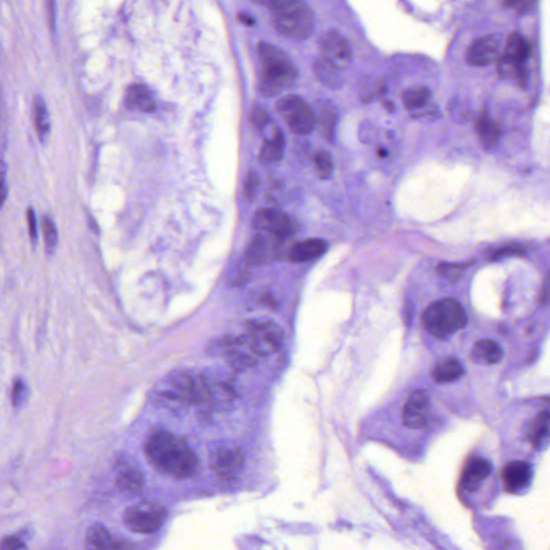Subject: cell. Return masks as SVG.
Wrapping results in <instances>:
<instances>
[{"label":"cell","instance_id":"ba28073f","mask_svg":"<svg viewBox=\"0 0 550 550\" xmlns=\"http://www.w3.org/2000/svg\"><path fill=\"white\" fill-rule=\"evenodd\" d=\"M257 356H267L278 351L282 344V333L270 322H254L248 325V334L238 340Z\"/></svg>","mask_w":550,"mask_h":550},{"label":"cell","instance_id":"d6986e66","mask_svg":"<svg viewBox=\"0 0 550 550\" xmlns=\"http://www.w3.org/2000/svg\"><path fill=\"white\" fill-rule=\"evenodd\" d=\"M402 99L407 111L414 118H421L423 114L433 112L432 96L430 90L425 86L405 90Z\"/></svg>","mask_w":550,"mask_h":550},{"label":"cell","instance_id":"6da1fadb","mask_svg":"<svg viewBox=\"0 0 550 550\" xmlns=\"http://www.w3.org/2000/svg\"><path fill=\"white\" fill-rule=\"evenodd\" d=\"M144 451L153 467L174 479H188L198 467L196 453L188 443L168 431L150 433L144 443Z\"/></svg>","mask_w":550,"mask_h":550},{"label":"cell","instance_id":"44dd1931","mask_svg":"<svg viewBox=\"0 0 550 550\" xmlns=\"http://www.w3.org/2000/svg\"><path fill=\"white\" fill-rule=\"evenodd\" d=\"M477 134L481 146L487 150H493L499 144L503 129L486 111L481 112L477 122Z\"/></svg>","mask_w":550,"mask_h":550},{"label":"cell","instance_id":"9c48e42d","mask_svg":"<svg viewBox=\"0 0 550 550\" xmlns=\"http://www.w3.org/2000/svg\"><path fill=\"white\" fill-rule=\"evenodd\" d=\"M253 227L285 240L296 232L297 223L292 216L278 209L267 208L257 211L253 218Z\"/></svg>","mask_w":550,"mask_h":550},{"label":"cell","instance_id":"f546056e","mask_svg":"<svg viewBox=\"0 0 550 550\" xmlns=\"http://www.w3.org/2000/svg\"><path fill=\"white\" fill-rule=\"evenodd\" d=\"M285 136L281 134L278 138L270 142H265L260 153L259 160L264 164H274L280 162L284 155Z\"/></svg>","mask_w":550,"mask_h":550},{"label":"cell","instance_id":"8d00e7d4","mask_svg":"<svg viewBox=\"0 0 550 550\" xmlns=\"http://www.w3.org/2000/svg\"><path fill=\"white\" fill-rule=\"evenodd\" d=\"M251 120H252L253 125L255 126L258 132L264 129L268 124L272 122L270 114L262 106H253L252 112H251Z\"/></svg>","mask_w":550,"mask_h":550},{"label":"cell","instance_id":"4316f807","mask_svg":"<svg viewBox=\"0 0 550 550\" xmlns=\"http://www.w3.org/2000/svg\"><path fill=\"white\" fill-rule=\"evenodd\" d=\"M497 71L501 79H512L523 90L528 87L530 80V70L528 65H514L501 58H498Z\"/></svg>","mask_w":550,"mask_h":550},{"label":"cell","instance_id":"ac0fdd59","mask_svg":"<svg viewBox=\"0 0 550 550\" xmlns=\"http://www.w3.org/2000/svg\"><path fill=\"white\" fill-rule=\"evenodd\" d=\"M530 55L531 47L529 42L519 31H514L507 38L503 53L499 58L514 65H528Z\"/></svg>","mask_w":550,"mask_h":550},{"label":"cell","instance_id":"836d02e7","mask_svg":"<svg viewBox=\"0 0 550 550\" xmlns=\"http://www.w3.org/2000/svg\"><path fill=\"white\" fill-rule=\"evenodd\" d=\"M526 254H527V250L521 244H509V246H504L493 250L489 255V258L491 260H498V259L505 258V257L525 256Z\"/></svg>","mask_w":550,"mask_h":550},{"label":"cell","instance_id":"4fadbf2b","mask_svg":"<svg viewBox=\"0 0 550 550\" xmlns=\"http://www.w3.org/2000/svg\"><path fill=\"white\" fill-rule=\"evenodd\" d=\"M499 50L500 40L497 36L486 35L477 38L467 50V63L472 67L491 65L499 58Z\"/></svg>","mask_w":550,"mask_h":550},{"label":"cell","instance_id":"e0dca14e","mask_svg":"<svg viewBox=\"0 0 550 550\" xmlns=\"http://www.w3.org/2000/svg\"><path fill=\"white\" fill-rule=\"evenodd\" d=\"M493 472V465L489 461L483 458H474L472 459L460 479V487L465 493H473L479 491L481 483L484 479H487Z\"/></svg>","mask_w":550,"mask_h":550},{"label":"cell","instance_id":"f1b7e54d","mask_svg":"<svg viewBox=\"0 0 550 550\" xmlns=\"http://www.w3.org/2000/svg\"><path fill=\"white\" fill-rule=\"evenodd\" d=\"M314 71L319 81L322 82L327 87L337 90V88H340L344 83L341 70L333 67L324 58H317L316 62H315Z\"/></svg>","mask_w":550,"mask_h":550},{"label":"cell","instance_id":"ee69618b","mask_svg":"<svg viewBox=\"0 0 550 550\" xmlns=\"http://www.w3.org/2000/svg\"><path fill=\"white\" fill-rule=\"evenodd\" d=\"M239 20L241 23L246 24V26H253L255 24V19L248 13L239 14Z\"/></svg>","mask_w":550,"mask_h":550},{"label":"cell","instance_id":"277c9868","mask_svg":"<svg viewBox=\"0 0 550 550\" xmlns=\"http://www.w3.org/2000/svg\"><path fill=\"white\" fill-rule=\"evenodd\" d=\"M425 330L437 340H445L465 327L467 315L453 299H442L428 305L421 316Z\"/></svg>","mask_w":550,"mask_h":550},{"label":"cell","instance_id":"cb8c5ba5","mask_svg":"<svg viewBox=\"0 0 550 550\" xmlns=\"http://www.w3.org/2000/svg\"><path fill=\"white\" fill-rule=\"evenodd\" d=\"M503 356L501 347L495 341L484 339L475 343L471 351L473 360L479 365H495Z\"/></svg>","mask_w":550,"mask_h":550},{"label":"cell","instance_id":"9a60e30c","mask_svg":"<svg viewBox=\"0 0 550 550\" xmlns=\"http://www.w3.org/2000/svg\"><path fill=\"white\" fill-rule=\"evenodd\" d=\"M87 550H132V545L126 540L114 537L104 525L92 526L85 537Z\"/></svg>","mask_w":550,"mask_h":550},{"label":"cell","instance_id":"60d3db41","mask_svg":"<svg viewBox=\"0 0 550 550\" xmlns=\"http://www.w3.org/2000/svg\"><path fill=\"white\" fill-rule=\"evenodd\" d=\"M27 222L28 228H29L30 239L33 240V242H36L38 236L37 220H36L35 212H34L33 209H29V210L27 211Z\"/></svg>","mask_w":550,"mask_h":550},{"label":"cell","instance_id":"7a4b0ae2","mask_svg":"<svg viewBox=\"0 0 550 550\" xmlns=\"http://www.w3.org/2000/svg\"><path fill=\"white\" fill-rule=\"evenodd\" d=\"M258 52L262 59L258 88L262 96L274 97L296 83L298 72L284 52L267 42L259 43Z\"/></svg>","mask_w":550,"mask_h":550},{"label":"cell","instance_id":"484cf974","mask_svg":"<svg viewBox=\"0 0 550 550\" xmlns=\"http://www.w3.org/2000/svg\"><path fill=\"white\" fill-rule=\"evenodd\" d=\"M465 370L460 361L456 358H445L439 360L432 370V379L437 384H446L458 381L463 376Z\"/></svg>","mask_w":550,"mask_h":550},{"label":"cell","instance_id":"8fae6325","mask_svg":"<svg viewBox=\"0 0 550 550\" xmlns=\"http://www.w3.org/2000/svg\"><path fill=\"white\" fill-rule=\"evenodd\" d=\"M319 48L322 52V58L337 69L342 71L351 65V48L345 38L338 31L331 30L325 34L320 40Z\"/></svg>","mask_w":550,"mask_h":550},{"label":"cell","instance_id":"30bf717a","mask_svg":"<svg viewBox=\"0 0 550 550\" xmlns=\"http://www.w3.org/2000/svg\"><path fill=\"white\" fill-rule=\"evenodd\" d=\"M244 465V455L239 447L220 446L211 457V467L223 483L236 481Z\"/></svg>","mask_w":550,"mask_h":550},{"label":"cell","instance_id":"d590c367","mask_svg":"<svg viewBox=\"0 0 550 550\" xmlns=\"http://www.w3.org/2000/svg\"><path fill=\"white\" fill-rule=\"evenodd\" d=\"M43 234L48 252L53 253L57 246L58 234L55 225L50 218H45L43 220Z\"/></svg>","mask_w":550,"mask_h":550},{"label":"cell","instance_id":"83f0119b","mask_svg":"<svg viewBox=\"0 0 550 550\" xmlns=\"http://www.w3.org/2000/svg\"><path fill=\"white\" fill-rule=\"evenodd\" d=\"M125 104L129 109H138L146 113L154 111L156 108L148 88L142 85H132L128 88Z\"/></svg>","mask_w":550,"mask_h":550},{"label":"cell","instance_id":"ffe728a7","mask_svg":"<svg viewBox=\"0 0 550 550\" xmlns=\"http://www.w3.org/2000/svg\"><path fill=\"white\" fill-rule=\"evenodd\" d=\"M143 474L136 467L128 465L126 461L118 463L116 486L118 491L125 495H136L143 488Z\"/></svg>","mask_w":550,"mask_h":550},{"label":"cell","instance_id":"7c38bea8","mask_svg":"<svg viewBox=\"0 0 550 550\" xmlns=\"http://www.w3.org/2000/svg\"><path fill=\"white\" fill-rule=\"evenodd\" d=\"M430 400L425 390H414L409 393L402 409V421L409 429H423L429 421Z\"/></svg>","mask_w":550,"mask_h":550},{"label":"cell","instance_id":"8992f818","mask_svg":"<svg viewBox=\"0 0 550 550\" xmlns=\"http://www.w3.org/2000/svg\"><path fill=\"white\" fill-rule=\"evenodd\" d=\"M276 109L295 134H310L316 126L314 110L299 96H284L276 104Z\"/></svg>","mask_w":550,"mask_h":550},{"label":"cell","instance_id":"bcb514c9","mask_svg":"<svg viewBox=\"0 0 550 550\" xmlns=\"http://www.w3.org/2000/svg\"><path fill=\"white\" fill-rule=\"evenodd\" d=\"M379 155L381 156V157H385V156L387 155L386 150H379Z\"/></svg>","mask_w":550,"mask_h":550},{"label":"cell","instance_id":"f35d334b","mask_svg":"<svg viewBox=\"0 0 550 550\" xmlns=\"http://www.w3.org/2000/svg\"><path fill=\"white\" fill-rule=\"evenodd\" d=\"M0 550H27V547L17 537H6L0 541Z\"/></svg>","mask_w":550,"mask_h":550},{"label":"cell","instance_id":"e575fe53","mask_svg":"<svg viewBox=\"0 0 550 550\" xmlns=\"http://www.w3.org/2000/svg\"><path fill=\"white\" fill-rule=\"evenodd\" d=\"M259 185H260V178L256 171H250L246 176L243 186V195L246 202H253L258 194Z\"/></svg>","mask_w":550,"mask_h":550},{"label":"cell","instance_id":"5b68a950","mask_svg":"<svg viewBox=\"0 0 550 550\" xmlns=\"http://www.w3.org/2000/svg\"><path fill=\"white\" fill-rule=\"evenodd\" d=\"M162 395L167 400L181 403H204L212 398L211 387L206 381L188 373L171 375Z\"/></svg>","mask_w":550,"mask_h":550},{"label":"cell","instance_id":"7402d4cb","mask_svg":"<svg viewBox=\"0 0 550 550\" xmlns=\"http://www.w3.org/2000/svg\"><path fill=\"white\" fill-rule=\"evenodd\" d=\"M316 124H318L320 134L327 141L332 142L334 139V129L338 122L337 108L328 100H323L317 104L315 112Z\"/></svg>","mask_w":550,"mask_h":550},{"label":"cell","instance_id":"f6af8a7d","mask_svg":"<svg viewBox=\"0 0 550 550\" xmlns=\"http://www.w3.org/2000/svg\"><path fill=\"white\" fill-rule=\"evenodd\" d=\"M384 106H386V108H388L390 111H393V110L395 109V106H393V104H391L390 101H386V100H384Z\"/></svg>","mask_w":550,"mask_h":550},{"label":"cell","instance_id":"7bdbcfd3","mask_svg":"<svg viewBox=\"0 0 550 550\" xmlns=\"http://www.w3.org/2000/svg\"><path fill=\"white\" fill-rule=\"evenodd\" d=\"M8 190L6 176L3 172L0 171V208L3 206L6 198H7Z\"/></svg>","mask_w":550,"mask_h":550},{"label":"cell","instance_id":"3957f363","mask_svg":"<svg viewBox=\"0 0 550 550\" xmlns=\"http://www.w3.org/2000/svg\"><path fill=\"white\" fill-rule=\"evenodd\" d=\"M260 3L270 10L273 24L278 33L295 40L310 37L314 28V15L308 5L292 0Z\"/></svg>","mask_w":550,"mask_h":550},{"label":"cell","instance_id":"2e32d148","mask_svg":"<svg viewBox=\"0 0 550 550\" xmlns=\"http://www.w3.org/2000/svg\"><path fill=\"white\" fill-rule=\"evenodd\" d=\"M531 479V467L523 461H512L502 470V481L509 493L525 491Z\"/></svg>","mask_w":550,"mask_h":550},{"label":"cell","instance_id":"5bb4252c","mask_svg":"<svg viewBox=\"0 0 550 550\" xmlns=\"http://www.w3.org/2000/svg\"><path fill=\"white\" fill-rule=\"evenodd\" d=\"M282 240L270 234H258L253 237L246 252V259L252 266H262L271 262L278 254Z\"/></svg>","mask_w":550,"mask_h":550},{"label":"cell","instance_id":"74e56055","mask_svg":"<svg viewBox=\"0 0 550 550\" xmlns=\"http://www.w3.org/2000/svg\"><path fill=\"white\" fill-rule=\"evenodd\" d=\"M26 398V385L22 379H17L12 388V402L15 407H19Z\"/></svg>","mask_w":550,"mask_h":550},{"label":"cell","instance_id":"52a82bcc","mask_svg":"<svg viewBox=\"0 0 550 550\" xmlns=\"http://www.w3.org/2000/svg\"><path fill=\"white\" fill-rule=\"evenodd\" d=\"M164 507L154 502H140L124 513L125 525L136 533L148 534L157 531L166 521Z\"/></svg>","mask_w":550,"mask_h":550},{"label":"cell","instance_id":"1f68e13d","mask_svg":"<svg viewBox=\"0 0 550 550\" xmlns=\"http://www.w3.org/2000/svg\"><path fill=\"white\" fill-rule=\"evenodd\" d=\"M315 169L318 176L323 180L330 178L333 172V162L329 152L325 150H318L314 157Z\"/></svg>","mask_w":550,"mask_h":550},{"label":"cell","instance_id":"d4e9b609","mask_svg":"<svg viewBox=\"0 0 550 550\" xmlns=\"http://www.w3.org/2000/svg\"><path fill=\"white\" fill-rule=\"evenodd\" d=\"M548 437H549V413L547 409H544L540 411L532 421L528 432V441L533 449L540 451L547 444Z\"/></svg>","mask_w":550,"mask_h":550},{"label":"cell","instance_id":"b9f144b4","mask_svg":"<svg viewBox=\"0 0 550 550\" xmlns=\"http://www.w3.org/2000/svg\"><path fill=\"white\" fill-rule=\"evenodd\" d=\"M451 114L456 120H467V114H469V109L463 102H455L451 104Z\"/></svg>","mask_w":550,"mask_h":550},{"label":"cell","instance_id":"d6a6232c","mask_svg":"<svg viewBox=\"0 0 550 550\" xmlns=\"http://www.w3.org/2000/svg\"><path fill=\"white\" fill-rule=\"evenodd\" d=\"M469 266L470 264H446V262H442V264L437 265V274L449 281L457 280V278H460L463 271Z\"/></svg>","mask_w":550,"mask_h":550},{"label":"cell","instance_id":"4dcf8cb0","mask_svg":"<svg viewBox=\"0 0 550 550\" xmlns=\"http://www.w3.org/2000/svg\"><path fill=\"white\" fill-rule=\"evenodd\" d=\"M34 108H35L36 126H37L40 136L43 138V136H47V134H49L51 123H50V115L47 104H45V101H44L41 96L38 95L35 98Z\"/></svg>","mask_w":550,"mask_h":550},{"label":"cell","instance_id":"ab89813d","mask_svg":"<svg viewBox=\"0 0 550 550\" xmlns=\"http://www.w3.org/2000/svg\"><path fill=\"white\" fill-rule=\"evenodd\" d=\"M503 5L509 9H513L516 13L526 14L533 10L535 3L533 1H504Z\"/></svg>","mask_w":550,"mask_h":550},{"label":"cell","instance_id":"603a6c76","mask_svg":"<svg viewBox=\"0 0 550 550\" xmlns=\"http://www.w3.org/2000/svg\"><path fill=\"white\" fill-rule=\"evenodd\" d=\"M328 250V243L322 239H309L297 243L290 251V259L295 262H310L323 256Z\"/></svg>","mask_w":550,"mask_h":550}]
</instances>
